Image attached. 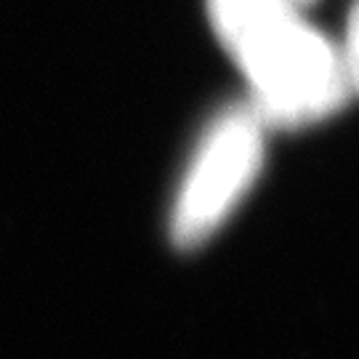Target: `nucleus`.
<instances>
[{"instance_id":"1","label":"nucleus","mask_w":359,"mask_h":359,"mask_svg":"<svg viewBox=\"0 0 359 359\" xmlns=\"http://www.w3.org/2000/svg\"><path fill=\"white\" fill-rule=\"evenodd\" d=\"M208 16L264 126L306 128L344 109L351 86L341 51L290 0H208Z\"/></svg>"},{"instance_id":"2","label":"nucleus","mask_w":359,"mask_h":359,"mask_svg":"<svg viewBox=\"0 0 359 359\" xmlns=\"http://www.w3.org/2000/svg\"><path fill=\"white\" fill-rule=\"evenodd\" d=\"M264 163V120L253 107H229L213 120L184 176L170 240L181 250L208 243L253 187Z\"/></svg>"},{"instance_id":"3","label":"nucleus","mask_w":359,"mask_h":359,"mask_svg":"<svg viewBox=\"0 0 359 359\" xmlns=\"http://www.w3.org/2000/svg\"><path fill=\"white\" fill-rule=\"evenodd\" d=\"M341 59H344L348 86H351V90L359 93V0L351 6V11H348L346 46H344V51H341Z\"/></svg>"},{"instance_id":"4","label":"nucleus","mask_w":359,"mask_h":359,"mask_svg":"<svg viewBox=\"0 0 359 359\" xmlns=\"http://www.w3.org/2000/svg\"><path fill=\"white\" fill-rule=\"evenodd\" d=\"M290 3H293V6H295V3H301V0H290Z\"/></svg>"}]
</instances>
